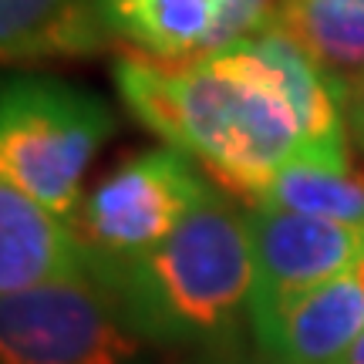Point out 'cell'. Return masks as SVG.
Segmentation results:
<instances>
[{
    "label": "cell",
    "mask_w": 364,
    "mask_h": 364,
    "mask_svg": "<svg viewBox=\"0 0 364 364\" xmlns=\"http://www.w3.org/2000/svg\"><path fill=\"white\" fill-rule=\"evenodd\" d=\"M112 78L139 125L199 162L247 206L260 203L273 172L300 152L297 112L250 41L189 61L125 51Z\"/></svg>",
    "instance_id": "6da1fadb"
},
{
    "label": "cell",
    "mask_w": 364,
    "mask_h": 364,
    "mask_svg": "<svg viewBox=\"0 0 364 364\" xmlns=\"http://www.w3.org/2000/svg\"><path fill=\"white\" fill-rule=\"evenodd\" d=\"M98 280L115 294L135 334L156 341L223 338L250 314L257 280L247 213L209 193L166 243Z\"/></svg>",
    "instance_id": "7a4b0ae2"
},
{
    "label": "cell",
    "mask_w": 364,
    "mask_h": 364,
    "mask_svg": "<svg viewBox=\"0 0 364 364\" xmlns=\"http://www.w3.org/2000/svg\"><path fill=\"white\" fill-rule=\"evenodd\" d=\"M115 132L112 108L85 88L44 75L4 81L0 176L58 216L81 203V182L95 152Z\"/></svg>",
    "instance_id": "3957f363"
},
{
    "label": "cell",
    "mask_w": 364,
    "mask_h": 364,
    "mask_svg": "<svg viewBox=\"0 0 364 364\" xmlns=\"http://www.w3.org/2000/svg\"><path fill=\"white\" fill-rule=\"evenodd\" d=\"M209 193L213 189L199 179L193 159L172 145L142 149L118 162L68 216L85 270L108 277L142 260L179 230Z\"/></svg>",
    "instance_id": "277c9868"
},
{
    "label": "cell",
    "mask_w": 364,
    "mask_h": 364,
    "mask_svg": "<svg viewBox=\"0 0 364 364\" xmlns=\"http://www.w3.org/2000/svg\"><path fill=\"white\" fill-rule=\"evenodd\" d=\"M135 354V327L88 270L0 297L4 364H132Z\"/></svg>",
    "instance_id": "5b68a950"
},
{
    "label": "cell",
    "mask_w": 364,
    "mask_h": 364,
    "mask_svg": "<svg viewBox=\"0 0 364 364\" xmlns=\"http://www.w3.org/2000/svg\"><path fill=\"white\" fill-rule=\"evenodd\" d=\"M250 327L263 354L280 364H338L364 334V280L344 273L280 297L250 300Z\"/></svg>",
    "instance_id": "8992f818"
},
{
    "label": "cell",
    "mask_w": 364,
    "mask_h": 364,
    "mask_svg": "<svg viewBox=\"0 0 364 364\" xmlns=\"http://www.w3.org/2000/svg\"><path fill=\"white\" fill-rule=\"evenodd\" d=\"M253 243V297H280L361 270L364 230L273 206H247Z\"/></svg>",
    "instance_id": "52a82bcc"
},
{
    "label": "cell",
    "mask_w": 364,
    "mask_h": 364,
    "mask_svg": "<svg viewBox=\"0 0 364 364\" xmlns=\"http://www.w3.org/2000/svg\"><path fill=\"white\" fill-rule=\"evenodd\" d=\"M85 273V257L65 216L0 179V297Z\"/></svg>",
    "instance_id": "ba28073f"
},
{
    "label": "cell",
    "mask_w": 364,
    "mask_h": 364,
    "mask_svg": "<svg viewBox=\"0 0 364 364\" xmlns=\"http://www.w3.org/2000/svg\"><path fill=\"white\" fill-rule=\"evenodd\" d=\"M112 38L98 0H0V51L7 65L91 58Z\"/></svg>",
    "instance_id": "9c48e42d"
},
{
    "label": "cell",
    "mask_w": 364,
    "mask_h": 364,
    "mask_svg": "<svg viewBox=\"0 0 364 364\" xmlns=\"http://www.w3.org/2000/svg\"><path fill=\"white\" fill-rule=\"evenodd\" d=\"M115 38L162 61H189L213 51L223 0H98Z\"/></svg>",
    "instance_id": "30bf717a"
},
{
    "label": "cell",
    "mask_w": 364,
    "mask_h": 364,
    "mask_svg": "<svg viewBox=\"0 0 364 364\" xmlns=\"http://www.w3.org/2000/svg\"><path fill=\"white\" fill-rule=\"evenodd\" d=\"M277 27L348 98L364 88V0H284Z\"/></svg>",
    "instance_id": "8fae6325"
},
{
    "label": "cell",
    "mask_w": 364,
    "mask_h": 364,
    "mask_svg": "<svg viewBox=\"0 0 364 364\" xmlns=\"http://www.w3.org/2000/svg\"><path fill=\"white\" fill-rule=\"evenodd\" d=\"M253 206L304 213V216L364 230V179H358L354 172L321 169L311 162L290 159L287 166L273 172L270 186Z\"/></svg>",
    "instance_id": "7c38bea8"
},
{
    "label": "cell",
    "mask_w": 364,
    "mask_h": 364,
    "mask_svg": "<svg viewBox=\"0 0 364 364\" xmlns=\"http://www.w3.org/2000/svg\"><path fill=\"white\" fill-rule=\"evenodd\" d=\"M280 7H284V0H223L220 24L213 34V51H223L236 41H247L267 27H277Z\"/></svg>",
    "instance_id": "4fadbf2b"
},
{
    "label": "cell",
    "mask_w": 364,
    "mask_h": 364,
    "mask_svg": "<svg viewBox=\"0 0 364 364\" xmlns=\"http://www.w3.org/2000/svg\"><path fill=\"white\" fill-rule=\"evenodd\" d=\"M193 364H280V361H273L270 354H263L260 348H257V351L220 348V351H209V354H203V358H196Z\"/></svg>",
    "instance_id": "5bb4252c"
},
{
    "label": "cell",
    "mask_w": 364,
    "mask_h": 364,
    "mask_svg": "<svg viewBox=\"0 0 364 364\" xmlns=\"http://www.w3.org/2000/svg\"><path fill=\"white\" fill-rule=\"evenodd\" d=\"M348 129H351L354 142L361 145L364 152V88L358 95H351V105H348Z\"/></svg>",
    "instance_id": "9a60e30c"
},
{
    "label": "cell",
    "mask_w": 364,
    "mask_h": 364,
    "mask_svg": "<svg viewBox=\"0 0 364 364\" xmlns=\"http://www.w3.org/2000/svg\"><path fill=\"white\" fill-rule=\"evenodd\" d=\"M338 364H364V334L358 338V344H354L351 351L344 354V361H338Z\"/></svg>",
    "instance_id": "2e32d148"
}]
</instances>
